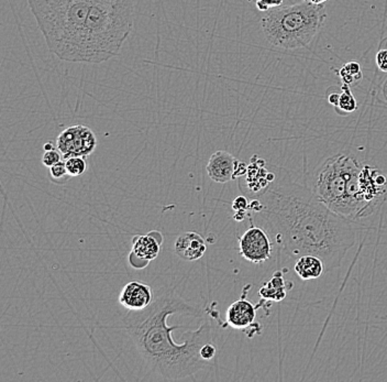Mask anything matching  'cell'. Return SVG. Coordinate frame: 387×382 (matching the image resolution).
<instances>
[{"mask_svg":"<svg viewBox=\"0 0 387 382\" xmlns=\"http://www.w3.org/2000/svg\"><path fill=\"white\" fill-rule=\"evenodd\" d=\"M263 197L258 213L274 246L290 258L314 255L331 270L357 242L355 221L329 210L312 190L283 179L273 181Z\"/></svg>","mask_w":387,"mask_h":382,"instance_id":"6da1fadb","label":"cell"},{"mask_svg":"<svg viewBox=\"0 0 387 382\" xmlns=\"http://www.w3.org/2000/svg\"><path fill=\"white\" fill-rule=\"evenodd\" d=\"M175 314L202 318V311L198 305L180 298L174 288L163 286L154 292L150 307L142 311H129L124 318L126 333L141 357L165 380L185 379L204 369L206 361L202 358L200 349L211 342L208 322L196 331L184 333L183 343L175 342L172 331L180 326L167 324L169 316Z\"/></svg>","mask_w":387,"mask_h":382,"instance_id":"7a4b0ae2","label":"cell"},{"mask_svg":"<svg viewBox=\"0 0 387 382\" xmlns=\"http://www.w3.org/2000/svg\"><path fill=\"white\" fill-rule=\"evenodd\" d=\"M95 0H28L48 51L62 61L82 63L84 33Z\"/></svg>","mask_w":387,"mask_h":382,"instance_id":"3957f363","label":"cell"},{"mask_svg":"<svg viewBox=\"0 0 387 382\" xmlns=\"http://www.w3.org/2000/svg\"><path fill=\"white\" fill-rule=\"evenodd\" d=\"M133 0H95L84 33L82 63L100 64L118 57L133 29Z\"/></svg>","mask_w":387,"mask_h":382,"instance_id":"277c9868","label":"cell"},{"mask_svg":"<svg viewBox=\"0 0 387 382\" xmlns=\"http://www.w3.org/2000/svg\"><path fill=\"white\" fill-rule=\"evenodd\" d=\"M327 19L325 5L308 0L287 7L271 9L262 18L265 40L275 48L296 50L304 48L319 33Z\"/></svg>","mask_w":387,"mask_h":382,"instance_id":"5b68a950","label":"cell"},{"mask_svg":"<svg viewBox=\"0 0 387 382\" xmlns=\"http://www.w3.org/2000/svg\"><path fill=\"white\" fill-rule=\"evenodd\" d=\"M352 161V156L342 154L325 160L316 175L312 189L320 202L348 219H351L348 180Z\"/></svg>","mask_w":387,"mask_h":382,"instance_id":"8992f818","label":"cell"},{"mask_svg":"<svg viewBox=\"0 0 387 382\" xmlns=\"http://www.w3.org/2000/svg\"><path fill=\"white\" fill-rule=\"evenodd\" d=\"M97 145L98 141L94 131L83 125L68 127L57 139V148L61 151L63 160L72 156L87 158L94 152Z\"/></svg>","mask_w":387,"mask_h":382,"instance_id":"52a82bcc","label":"cell"},{"mask_svg":"<svg viewBox=\"0 0 387 382\" xmlns=\"http://www.w3.org/2000/svg\"><path fill=\"white\" fill-rule=\"evenodd\" d=\"M274 242H272L270 235L260 228L251 226L239 238L240 255L252 264H263L272 256Z\"/></svg>","mask_w":387,"mask_h":382,"instance_id":"ba28073f","label":"cell"},{"mask_svg":"<svg viewBox=\"0 0 387 382\" xmlns=\"http://www.w3.org/2000/svg\"><path fill=\"white\" fill-rule=\"evenodd\" d=\"M242 163L227 151H217L210 156L207 170L209 176L216 183H227L238 178Z\"/></svg>","mask_w":387,"mask_h":382,"instance_id":"9c48e42d","label":"cell"},{"mask_svg":"<svg viewBox=\"0 0 387 382\" xmlns=\"http://www.w3.org/2000/svg\"><path fill=\"white\" fill-rule=\"evenodd\" d=\"M152 288L139 281L126 283L121 290L119 303L128 311H142L153 302Z\"/></svg>","mask_w":387,"mask_h":382,"instance_id":"30bf717a","label":"cell"},{"mask_svg":"<svg viewBox=\"0 0 387 382\" xmlns=\"http://www.w3.org/2000/svg\"><path fill=\"white\" fill-rule=\"evenodd\" d=\"M175 253L185 262H196L204 257L207 251L202 236L196 232H187L180 235L175 242Z\"/></svg>","mask_w":387,"mask_h":382,"instance_id":"8fae6325","label":"cell"},{"mask_svg":"<svg viewBox=\"0 0 387 382\" xmlns=\"http://www.w3.org/2000/svg\"><path fill=\"white\" fill-rule=\"evenodd\" d=\"M256 309L258 307L253 304L252 302L245 299L234 302L227 310V324L232 326V329H247L256 320Z\"/></svg>","mask_w":387,"mask_h":382,"instance_id":"7c38bea8","label":"cell"},{"mask_svg":"<svg viewBox=\"0 0 387 382\" xmlns=\"http://www.w3.org/2000/svg\"><path fill=\"white\" fill-rule=\"evenodd\" d=\"M160 244L161 242H158L152 234L147 236L138 235L132 239V251L130 255L147 262H152L159 256L161 249Z\"/></svg>","mask_w":387,"mask_h":382,"instance_id":"4fadbf2b","label":"cell"},{"mask_svg":"<svg viewBox=\"0 0 387 382\" xmlns=\"http://www.w3.org/2000/svg\"><path fill=\"white\" fill-rule=\"evenodd\" d=\"M325 266L323 259L314 255L299 257L294 264V270L301 280H312L321 277Z\"/></svg>","mask_w":387,"mask_h":382,"instance_id":"5bb4252c","label":"cell"},{"mask_svg":"<svg viewBox=\"0 0 387 382\" xmlns=\"http://www.w3.org/2000/svg\"><path fill=\"white\" fill-rule=\"evenodd\" d=\"M285 280L283 278L281 271L275 272L271 280L266 282L258 294L262 299L266 301L281 302L286 298Z\"/></svg>","mask_w":387,"mask_h":382,"instance_id":"9a60e30c","label":"cell"},{"mask_svg":"<svg viewBox=\"0 0 387 382\" xmlns=\"http://www.w3.org/2000/svg\"><path fill=\"white\" fill-rule=\"evenodd\" d=\"M341 89L342 93L340 94L338 106L336 108H338L339 111H341L343 113H353L358 108V102L355 100L349 85L342 84Z\"/></svg>","mask_w":387,"mask_h":382,"instance_id":"2e32d148","label":"cell"},{"mask_svg":"<svg viewBox=\"0 0 387 382\" xmlns=\"http://www.w3.org/2000/svg\"><path fill=\"white\" fill-rule=\"evenodd\" d=\"M64 161L68 174L72 178L81 176L86 171V158H84V156H72V158H68V159L64 160Z\"/></svg>","mask_w":387,"mask_h":382,"instance_id":"e0dca14e","label":"cell"},{"mask_svg":"<svg viewBox=\"0 0 387 382\" xmlns=\"http://www.w3.org/2000/svg\"><path fill=\"white\" fill-rule=\"evenodd\" d=\"M50 178H51V181L52 182H54V183H68L72 176L68 174V169H66V165H65L64 160L59 162L57 165L50 167Z\"/></svg>","mask_w":387,"mask_h":382,"instance_id":"ac0fdd59","label":"cell"},{"mask_svg":"<svg viewBox=\"0 0 387 382\" xmlns=\"http://www.w3.org/2000/svg\"><path fill=\"white\" fill-rule=\"evenodd\" d=\"M61 161H63V156L59 149L54 148L52 150L44 151V156H42V163L44 167L50 169Z\"/></svg>","mask_w":387,"mask_h":382,"instance_id":"d6986e66","label":"cell"},{"mask_svg":"<svg viewBox=\"0 0 387 382\" xmlns=\"http://www.w3.org/2000/svg\"><path fill=\"white\" fill-rule=\"evenodd\" d=\"M232 208L236 210L234 218L237 221H242L245 216L247 215V210L250 208V204H249L247 199L245 197H238L232 203Z\"/></svg>","mask_w":387,"mask_h":382,"instance_id":"ffe728a7","label":"cell"},{"mask_svg":"<svg viewBox=\"0 0 387 382\" xmlns=\"http://www.w3.org/2000/svg\"><path fill=\"white\" fill-rule=\"evenodd\" d=\"M283 0H256V8L262 12H267L271 9L282 7Z\"/></svg>","mask_w":387,"mask_h":382,"instance_id":"44dd1931","label":"cell"},{"mask_svg":"<svg viewBox=\"0 0 387 382\" xmlns=\"http://www.w3.org/2000/svg\"><path fill=\"white\" fill-rule=\"evenodd\" d=\"M216 352H217V349H216L215 344L209 342L202 346V349H200V356L204 361H209L215 358Z\"/></svg>","mask_w":387,"mask_h":382,"instance_id":"7402d4cb","label":"cell"},{"mask_svg":"<svg viewBox=\"0 0 387 382\" xmlns=\"http://www.w3.org/2000/svg\"><path fill=\"white\" fill-rule=\"evenodd\" d=\"M346 72L349 73L351 75L355 76L358 81L362 78V73H361V66L358 62H349L342 66Z\"/></svg>","mask_w":387,"mask_h":382,"instance_id":"603a6c76","label":"cell"},{"mask_svg":"<svg viewBox=\"0 0 387 382\" xmlns=\"http://www.w3.org/2000/svg\"><path fill=\"white\" fill-rule=\"evenodd\" d=\"M377 64L379 70L387 73V48H383L377 52Z\"/></svg>","mask_w":387,"mask_h":382,"instance_id":"cb8c5ba5","label":"cell"},{"mask_svg":"<svg viewBox=\"0 0 387 382\" xmlns=\"http://www.w3.org/2000/svg\"><path fill=\"white\" fill-rule=\"evenodd\" d=\"M339 98H340V94H339V93H331L328 96V102L330 105L337 107V106H338Z\"/></svg>","mask_w":387,"mask_h":382,"instance_id":"d4e9b609","label":"cell"},{"mask_svg":"<svg viewBox=\"0 0 387 382\" xmlns=\"http://www.w3.org/2000/svg\"><path fill=\"white\" fill-rule=\"evenodd\" d=\"M54 148H55V147H54L53 143H52L51 141H48V143H46V145H44V151L52 150V149Z\"/></svg>","mask_w":387,"mask_h":382,"instance_id":"484cf974","label":"cell"},{"mask_svg":"<svg viewBox=\"0 0 387 382\" xmlns=\"http://www.w3.org/2000/svg\"><path fill=\"white\" fill-rule=\"evenodd\" d=\"M308 1L314 3V5H323V3H327L328 0H308Z\"/></svg>","mask_w":387,"mask_h":382,"instance_id":"4316f807","label":"cell"}]
</instances>
